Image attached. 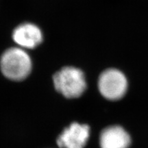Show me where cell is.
I'll use <instances>...</instances> for the list:
<instances>
[{
    "mask_svg": "<svg viewBox=\"0 0 148 148\" xmlns=\"http://www.w3.org/2000/svg\"><path fill=\"white\" fill-rule=\"evenodd\" d=\"M101 95L109 100H118L125 95L127 80L125 75L116 69H108L101 73L98 80Z\"/></svg>",
    "mask_w": 148,
    "mask_h": 148,
    "instance_id": "3",
    "label": "cell"
},
{
    "mask_svg": "<svg viewBox=\"0 0 148 148\" xmlns=\"http://www.w3.org/2000/svg\"><path fill=\"white\" fill-rule=\"evenodd\" d=\"M32 64L26 51L18 47H12L4 51L0 59V68L3 75L9 79L21 81L28 76Z\"/></svg>",
    "mask_w": 148,
    "mask_h": 148,
    "instance_id": "1",
    "label": "cell"
},
{
    "mask_svg": "<svg viewBox=\"0 0 148 148\" xmlns=\"http://www.w3.org/2000/svg\"><path fill=\"white\" fill-rule=\"evenodd\" d=\"M53 82L57 91L69 99L80 97L86 88L84 73L74 66H65L57 71L53 76Z\"/></svg>",
    "mask_w": 148,
    "mask_h": 148,
    "instance_id": "2",
    "label": "cell"
},
{
    "mask_svg": "<svg viewBox=\"0 0 148 148\" xmlns=\"http://www.w3.org/2000/svg\"><path fill=\"white\" fill-rule=\"evenodd\" d=\"M12 38L20 47L34 49L41 43L42 34L38 26L32 23H25L14 29Z\"/></svg>",
    "mask_w": 148,
    "mask_h": 148,
    "instance_id": "6",
    "label": "cell"
},
{
    "mask_svg": "<svg viewBox=\"0 0 148 148\" xmlns=\"http://www.w3.org/2000/svg\"><path fill=\"white\" fill-rule=\"evenodd\" d=\"M130 144V136L120 125L106 127L99 136L101 148H128Z\"/></svg>",
    "mask_w": 148,
    "mask_h": 148,
    "instance_id": "5",
    "label": "cell"
},
{
    "mask_svg": "<svg viewBox=\"0 0 148 148\" xmlns=\"http://www.w3.org/2000/svg\"><path fill=\"white\" fill-rule=\"evenodd\" d=\"M90 136V127L86 124L73 122L65 127L57 138L60 148H84Z\"/></svg>",
    "mask_w": 148,
    "mask_h": 148,
    "instance_id": "4",
    "label": "cell"
}]
</instances>
